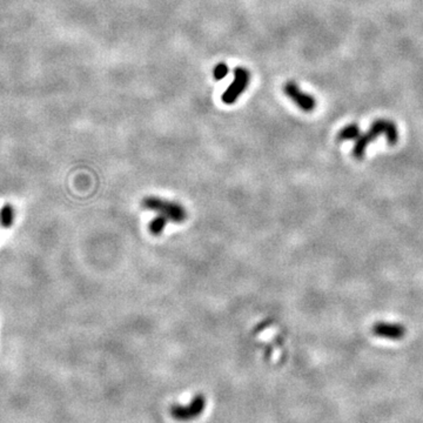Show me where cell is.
Masks as SVG:
<instances>
[{
    "label": "cell",
    "instance_id": "10",
    "mask_svg": "<svg viewBox=\"0 0 423 423\" xmlns=\"http://www.w3.org/2000/svg\"><path fill=\"white\" fill-rule=\"evenodd\" d=\"M228 74V66L225 63L218 64L213 70V77L215 80H222Z\"/></svg>",
    "mask_w": 423,
    "mask_h": 423
},
{
    "label": "cell",
    "instance_id": "7",
    "mask_svg": "<svg viewBox=\"0 0 423 423\" xmlns=\"http://www.w3.org/2000/svg\"><path fill=\"white\" fill-rule=\"evenodd\" d=\"M14 221V209L13 206L6 205L2 206V208L0 209V225L4 228H9L13 224Z\"/></svg>",
    "mask_w": 423,
    "mask_h": 423
},
{
    "label": "cell",
    "instance_id": "8",
    "mask_svg": "<svg viewBox=\"0 0 423 423\" xmlns=\"http://www.w3.org/2000/svg\"><path fill=\"white\" fill-rule=\"evenodd\" d=\"M167 222L169 221H167V219H165L164 216L157 215L156 218L150 222V225H148V229H150L152 234L157 237V235H160L161 233H163L165 227H166Z\"/></svg>",
    "mask_w": 423,
    "mask_h": 423
},
{
    "label": "cell",
    "instance_id": "2",
    "mask_svg": "<svg viewBox=\"0 0 423 423\" xmlns=\"http://www.w3.org/2000/svg\"><path fill=\"white\" fill-rule=\"evenodd\" d=\"M143 207L147 211L156 212L157 215L164 216L169 222L181 224L186 220L187 212L180 203L170 201L156 195L145 196L143 200Z\"/></svg>",
    "mask_w": 423,
    "mask_h": 423
},
{
    "label": "cell",
    "instance_id": "4",
    "mask_svg": "<svg viewBox=\"0 0 423 423\" xmlns=\"http://www.w3.org/2000/svg\"><path fill=\"white\" fill-rule=\"evenodd\" d=\"M250 71L244 69V67H237L234 70V80L221 96L222 101L227 105L234 104L239 99V96L242 94V92L247 89L248 85H250Z\"/></svg>",
    "mask_w": 423,
    "mask_h": 423
},
{
    "label": "cell",
    "instance_id": "6",
    "mask_svg": "<svg viewBox=\"0 0 423 423\" xmlns=\"http://www.w3.org/2000/svg\"><path fill=\"white\" fill-rule=\"evenodd\" d=\"M375 333L377 335L381 337H387V338H399L403 335V331L401 327L394 325H377L375 327Z\"/></svg>",
    "mask_w": 423,
    "mask_h": 423
},
{
    "label": "cell",
    "instance_id": "3",
    "mask_svg": "<svg viewBox=\"0 0 423 423\" xmlns=\"http://www.w3.org/2000/svg\"><path fill=\"white\" fill-rule=\"evenodd\" d=\"M207 407V399L203 394H196L188 403H174L169 408V415L179 422H189L198 419Z\"/></svg>",
    "mask_w": 423,
    "mask_h": 423
},
{
    "label": "cell",
    "instance_id": "9",
    "mask_svg": "<svg viewBox=\"0 0 423 423\" xmlns=\"http://www.w3.org/2000/svg\"><path fill=\"white\" fill-rule=\"evenodd\" d=\"M358 134H360V128H358V126L355 124H350L342 128L341 132L338 135V140H350V139L358 138Z\"/></svg>",
    "mask_w": 423,
    "mask_h": 423
},
{
    "label": "cell",
    "instance_id": "1",
    "mask_svg": "<svg viewBox=\"0 0 423 423\" xmlns=\"http://www.w3.org/2000/svg\"><path fill=\"white\" fill-rule=\"evenodd\" d=\"M381 134L386 135L389 145H395L397 139H399V132H397L396 125L392 120L379 119V120L373 122L370 130L366 134L361 135V137L356 139V144L354 146V156L356 158L362 157L368 145Z\"/></svg>",
    "mask_w": 423,
    "mask_h": 423
},
{
    "label": "cell",
    "instance_id": "5",
    "mask_svg": "<svg viewBox=\"0 0 423 423\" xmlns=\"http://www.w3.org/2000/svg\"><path fill=\"white\" fill-rule=\"evenodd\" d=\"M283 92L303 112H312L316 107V99L309 93L302 91L295 82H287Z\"/></svg>",
    "mask_w": 423,
    "mask_h": 423
}]
</instances>
